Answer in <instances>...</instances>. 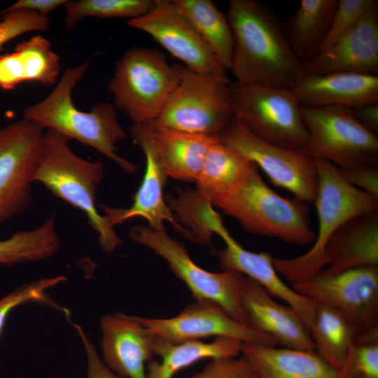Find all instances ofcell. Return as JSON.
Wrapping results in <instances>:
<instances>
[{
	"label": "cell",
	"mask_w": 378,
	"mask_h": 378,
	"mask_svg": "<svg viewBox=\"0 0 378 378\" xmlns=\"http://www.w3.org/2000/svg\"><path fill=\"white\" fill-rule=\"evenodd\" d=\"M233 36L230 70L236 81L291 89L303 77L274 13L255 0H230L226 13Z\"/></svg>",
	"instance_id": "6da1fadb"
},
{
	"label": "cell",
	"mask_w": 378,
	"mask_h": 378,
	"mask_svg": "<svg viewBox=\"0 0 378 378\" xmlns=\"http://www.w3.org/2000/svg\"><path fill=\"white\" fill-rule=\"evenodd\" d=\"M90 61L67 68L46 98L23 109L22 119L43 130H54L76 139L111 160L125 172L134 173L137 166L118 153L116 145L127 139V133L119 122L116 107L102 102L85 112L73 102V89L84 76Z\"/></svg>",
	"instance_id": "7a4b0ae2"
},
{
	"label": "cell",
	"mask_w": 378,
	"mask_h": 378,
	"mask_svg": "<svg viewBox=\"0 0 378 378\" xmlns=\"http://www.w3.org/2000/svg\"><path fill=\"white\" fill-rule=\"evenodd\" d=\"M65 135L44 131L42 150L31 182L43 184L52 195L82 211L89 225L98 233V242L106 253L123 241L96 204V191L104 177L101 161H89L76 155Z\"/></svg>",
	"instance_id": "3957f363"
},
{
	"label": "cell",
	"mask_w": 378,
	"mask_h": 378,
	"mask_svg": "<svg viewBox=\"0 0 378 378\" xmlns=\"http://www.w3.org/2000/svg\"><path fill=\"white\" fill-rule=\"evenodd\" d=\"M318 189L314 203L318 232L312 248L293 258L272 257L278 273L292 284L306 280L327 267L326 246L335 231L350 218L378 210V197L345 181L331 162L317 159Z\"/></svg>",
	"instance_id": "277c9868"
},
{
	"label": "cell",
	"mask_w": 378,
	"mask_h": 378,
	"mask_svg": "<svg viewBox=\"0 0 378 378\" xmlns=\"http://www.w3.org/2000/svg\"><path fill=\"white\" fill-rule=\"evenodd\" d=\"M210 202L249 233L302 246L313 243L316 238L307 203L279 195L262 180L257 166L237 188Z\"/></svg>",
	"instance_id": "5b68a950"
},
{
	"label": "cell",
	"mask_w": 378,
	"mask_h": 378,
	"mask_svg": "<svg viewBox=\"0 0 378 378\" xmlns=\"http://www.w3.org/2000/svg\"><path fill=\"white\" fill-rule=\"evenodd\" d=\"M182 66L170 64L158 50L128 49L117 61L108 90L113 105L133 122L156 119L178 83Z\"/></svg>",
	"instance_id": "8992f818"
},
{
	"label": "cell",
	"mask_w": 378,
	"mask_h": 378,
	"mask_svg": "<svg viewBox=\"0 0 378 378\" xmlns=\"http://www.w3.org/2000/svg\"><path fill=\"white\" fill-rule=\"evenodd\" d=\"M234 115L259 139L279 146L303 150L308 134L301 106L290 89L236 80L229 85Z\"/></svg>",
	"instance_id": "52a82bcc"
},
{
	"label": "cell",
	"mask_w": 378,
	"mask_h": 378,
	"mask_svg": "<svg viewBox=\"0 0 378 378\" xmlns=\"http://www.w3.org/2000/svg\"><path fill=\"white\" fill-rule=\"evenodd\" d=\"M227 75L206 74L182 66L178 83L158 123L180 131L218 135L234 117Z\"/></svg>",
	"instance_id": "ba28073f"
},
{
	"label": "cell",
	"mask_w": 378,
	"mask_h": 378,
	"mask_svg": "<svg viewBox=\"0 0 378 378\" xmlns=\"http://www.w3.org/2000/svg\"><path fill=\"white\" fill-rule=\"evenodd\" d=\"M308 134L304 150L339 168L378 164V137L360 123L349 108L301 106Z\"/></svg>",
	"instance_id": "9c48e42d"
},
{
	"label": "cell",
	"mask_w": 378,
	"mask_h": 378,
	"mask_svg": "<svg viewBox=\"0 0 378 378\" xmlns=\"http://www.w3.org/2000/svg\"><path fill=\"white\" fill-rule=\"evenodd\" d=\"M130 237L163 258L172 272L188 288L196 301L214 303L234 319L248 326L239 295L243 274L232 270L212 272L202 269L192 260L184 245L171 237L166 231H157L149 226L138 225L131 227Z\"/></svg>",
	"instance_id": "30bf717a"
},
{
	"label": "cell",
	"mask_w": 378,
	"mask_h": 378,
	"mask_svg": "<svg viewBox=\"0 0 378 378\" xmlns=\"http://www.w3.org/2000/svg\"><path fill=\"white\" fill-rule=\"evenodd\" d=\"M221 143L253 162L272 183L305 203H314L318 189L316 160L300 149L266 142L250 132L235 116L218 134Z\"/></svg>",
	"instance_id": "8fae6325"
},
{
	"label": "cell",
	"mask_w": 378,
	"mask_h": 378,
	"mask_svg": "<svg viewBox=\"0 0 378 378\" xmlns=\"http://www.w3.org/2000/svg\"><path fill=\"white\" fill-rule=\"evenodd\" d=\"M44 130L23 119L0 128V226L32 202Z\"/></svg>",
	"instance_id": "7c38bea8"
},
{
	"label": "cell",
	"mask_w": 378,
	"mask_h": 378,
	"mask_svg": "<svg viewBox=\"0 0 378 378\" xmlns=\"http://www.w3.org/2000/svg\"><path fill=\"white\" fill-rule=\"evenodd\" d=\"M300 295L330 306L356 328L357 335L378 327V267H363L334 274L318 272L292 284Z\"/></svg>",
	"instance_id": "4fadbf2b"
},
{
	"label": "cell",
	"mask_w": 378,
	"mask_h": 378,
	"mask_svg": "<svg viewBox=\"0 0 378 378\" xmlns=\"http://www.w3.org/2000/svg\"><path fill=\"white\" fill-rule=\"evenodd\" d=\"M127 24L149 34L185 67L200 74L226 75V69L172 1L155 0L146 13Z\"/></svg>",
	"instance_id": "5bb4252c"
},
{
	"label": "cell",
	"mask_w": 378,
	"mask_h": 378,
	"mask_svg": "<svg viewBox=\"0 0 378 378\" xmlns=\"http://www.w3.org/2000/svg\"><path fill=\"white\" fill-rule=\"evenodd\" d=\"M129 134L146 156V172L141 183L127 209L100 204L104 216L112 227L127 220L140 217L157 231H166L164 222L168 221L183 237L188 239V232L175 219L163 195L168 176L158 155L146 122H133Z\"/></svg>",
	"instance_id": "9a60e30c"
},
{
	"label": "cell",
	"mask_w": 378,
	"mask_h": 378,
	"mask_svg": "<svg viewBox=\"0 0 378 378\" xmlns=\"http://www.w3.org/2000/svg\"><path fill=\"white\" fill-rule=\"evenodd\" d=\"M138 318L152 334L171 342L225 337L243 343L278 346L271 337L240 323L220 307L209 302L195 300L170 318Z\"/></svg>",
	"instance_id": "2e32d148"
},
{
	"label": "cell",
	"mask_w": 378,
	"mask_h": 378,
	"mask_svg": "<svg viewBox=\"0 0 378 378\" xmlns=\"http://www.w3.org/2000/svg\"><path fill=\"white\" fill-rule=\"evenodd\" d=\"M334 72L378 73V3L374 1L347 34L311 60L302 63L303 76Z\"/></svg>",
	"instance_id": "e0dca14e"
},
{
	"label": "cell",
	"mask_w": 378,
	"mask_h": 378,
	"mask_svg": "<svg viewBox=\"0 0 378 378\" xmlns=\"http://www.w3.org/2000/svg\"><path fill=\"white\" fill-rule=\"evenodd\" d=\"M101 358L121 378H147L146 363L154 356L155 336L137 316L108 314L100 319Z\"/></svg>",
	"instance_id": "ac0fdd59"
},
{
	"label": "cell",
	"mask_w": 378,
	"mask_h": 378,
	"mask_svg": "<svg viewBox=\"0 0 378 378\" xmlns=\"http://www.w3.org/2000/svg\"><path fill=\"white\" fill-rule=\"evenodd\" d=\"M239 295L248 326L271 337L283 347L316 350L299 314L288 305L275 301L262 286L244 274Z\"/></svg>",
	"instance_id": "d6986e66"
},
{
	"label": "cell",
	"mask_w": 378,
	"mask_h": 378,
	"mask_svg": "<svg viewBox=\"0 0 378 378\" xmlns=\"http://www.w3.org/2000/svg\"><path fill=\"white\" fill-rule=\"evenodd\" d=\"M220 237L226 247L218 251L216 255L223 270L240 272L253 279L273 298H277L293 308L309 328L316 302L300 295L288 286L280 278L268 251L259 253L244 249L227 230Z\"/></svg>",
	"instance_id": "ffe728a7"
},
{
	"label": "cell",
	"mask_w": 378,
	"mask_h": 378,
	"mask_svg": "<svg viewBox=\"0 0 378 378\" xmlns=\"http://www.w3.org/2000/svg\"><path fill=\"white\" fill-rule=\"evenodd\" d=\"M291 91L301 106L353 108L378 103V76L334 72L304 76Z\"/></svg>",
	"instance_id": "44dd1931"
},
{
	"label": "cell",
	"mask_w": 378,
	"mask_h": 378,
	"mask_svg": "<svg viewBox=\"0 0 378 378\" xmlns=\"http://www.w3.org/2000/svg\"><path fill=\"white\" fill-rule=\"evenodd\" d=\"M325 251L328 264L320 271L325 274L378 267V211L358 214L345 222L330 237Z\"/></svg>",
	"instance_id": "7402d4cb"
},
{
	"label": "cell",
	"mask_w": 378,
	"mask_h": 378,
	"mask_svg": "<svg viewBox=\"0 0 378 378\" xmlns=\"http://www.w3.org/2000/svg\"><path fill=\"white\" fill-rule=\"evenodd\" d=\"M158 155L169 176L185 181L198 178L208 150L218 135L192 134L146 122Z\"/></svg>",
	"instance_id": "603a6c76"
},
{
	"label": "cell",
	"mask_w": 378,
	"mask_h": 378,
	"mask_svg": "<svg viewBox=\"0 0 378 378\" xmlns=\"http://www.w3.org/2000/svg\"><path fill=\"white\" fill-rule=\"evenodd\" d=\"M254 378H342L315 351L243 343Z\"/></svg>",
	"instance_id": "cb8c5ba5"
},
{
	"label": "cell",
	"mask_w": 378,
	"mask_h": 378,
	"mask_svg": "<svg viewBox=\"0 0 378 378\" xmlns=\"http://www.w3.org/2000/svg\"><path fill=\"white\" fill-rule=\"evenodd\" d=\"M60 70V57L50 41L34 36L18 44L12 52L0 55V91L15 90L27 82L52 86L58 82Z\"/></svg>",
	"instance_id": "d4e9b609"
},
{
	"label": "cell",
	"mask_w": 378,
	"mask_h": 378,
	"mask_svg": "<svg viewBox=\"0 0 378 378\" xmlns=\"http://www.w3.org/2000/svg\"><path fill=\"white\" fill-rule=\"evenodd\" d=\"M243 342L230 337H216L211 342L187 340L171 342L155 336L154 355L146 366L147 378H173L179 370L205 358L223 359L241 355Z\"/></svg>",
	"instance_id": "484cf974"
},
{
	"label": "cell",
	"mask_w": 378,
	"mask_h": 378,
	"mask_svg": "<svg viewBox=\"0 0 378 378\" xmlns=\"http://www.w3.org/2000/svg\"><path fill=\"white\" fill-rule=\"evenodd\" d=\"M337 4L338 0H301L298 10L283 25L290 47L302 63L320 52Z\"/></svg>",
	"instance_id": "4316f807"
},
{
	"label": "cell",
	"mask_w": 378,
	"mask_h": 378,
	"mask_svg": "<svg viewBox=\"0 0 378 378\" xmlns=\"http://www.w3.org/2000/svg\"><path fill=\"white\" fill-rule=\"evenodd\" d=\"M255 167L246 156L219 140L207 152L196 190L210 201L237 188Z\"/></svg>",
	"instance_id": "83f0119b"
},
{
	"label": "cell",
	"mask_w": 378,
	"mask_h": 378,
	"mask_svg": "<svg viewBox=\"0 0 378 378\" xmlns=\"http://www.w3.org/2000/svg\"><path fill=\"white\" fill-rule=\"evenodd\" d=\"M309 330L315 351L340 372L357 335L354 326L335 309L316 303Z\"/></svg>",
	"instance_id": "f1b7e54d"
},
{
	"label": "cell",
	"mask_w": 378,
	"mask_h": 378,
	"mask_svg": "<svg viewBox=\"0 0 378 378\" xmlns=\"http://www.w3.org/2000/svg\"><path fill=\"white\" fill-rule=\"evenodd\" d=\"M174 6L190 22L213 54L230 69L233 36L226 14L211 0H174Z\"/></svg>",
	"instance_id": "f546056e"
},
{
	"label": "cell",
	"mask_w": 378,
	"mask_h": 378,
	"mask_svg": "<svg viewBox=\"0 0 378 378\" xmlns=\"http://www.w3.org/2000/svg\"><path fill=\"white\" fill-rule=\"evenodd\" d=\"M60 245L55 216L52 214L38 227L15 232L9 238L0 240V265L45 260L57 253Z\"/></svg>",
	"instance_id": "4dcf8cb0"
},
{
	"label": "cell",
	"mask_w": 378,
	"mask_h": 378,
	"mask_svg": "<svg viewBox=\"0 0 378 378\" xmlns=\"http://www.w3.org/2000/svg\"><path fill=\"white\" fill-rule=\"evenodd\" d=\"M177 194L176 197L168 195L165 200L175 219L183 224L189 240L208 244L215 228L222 222L219 214L214 211L209 200L197 190L178 189Z\"/></svg>",
	"instance_id": "1f68e13d"
},
{
	"label": "cell",
	"mask_w": 378,
	"mask_h": 378,
	"mask_svg": "<svg viewBox=\"0 0 378 378\" xmlns=\"http://www.w3.org/2000/svg\"><path fill=\"white\" fill-rule=\"evenodd\" d=\"M155 0H66L65 28L71 31L87 17L99 18H138L146 13Z\"/></svg>",
	"instance_id": "d6a6232c"
},
{
	"label": "cell",
	"mask_w": 378,
	"mask_h": 378,
	"mask_svg": "<svg viewBox=\"0 0 378 378\" xmlns=\"http://www.w3.org/2000/svg\"><path fill=\"white\" fill-rule=\"evenodd\" d=\"M340 374L342 378H378V328L356 335Z\"/></svg>",
	"instance_id": "836d02e7"
},
{
	"label": "cell",
	"mask_w": 378,
	"mask_h": 378,
	"mask_svg": "<svg viewBox=\"0 0 378 378\" xmlns=\"http://www.w3.org/2000/svg\"><path fill=\"white\" fill-rule=\"evenodd\" d=\"M66 280V277L63 275L38 279L22 285L2 298L0 300V335L8 315L19 306L40 302L59 309L48 298L46 291Z\"/></svg>",
	"instance_id": "e575fe53"
},
{
	"label": "cell",
	"mask_w": 378,
	"mask_h": 378,
	"mask_svg": "<svg viewBox=\"0 0 378 378\" xmlns=\"http://www.w3.org/2000/svg\"><path fill=\"white\" fill-rule=\"evenodd\" d=\"M0 22V51L10 41L31 31H46L50 25L49 16L29 10L1 12Z\"/></svg>",
	"instance_id": "d590c367"
},
{
	"label": "cell",
	"mask_w": 378,
	"mask_h": 378,
	"mask_svg": "<svg viewBox=\"0 0 378 378\" xmlns=\"http://www.w3.org/2000/svg\"><path fill=\"white\" fill-rule=\"evenodd\" d=\"M374 0H340L321 50L331 46L362 19ZM320 50V51H321Z\"/></svg>",
	"instance_id": "8d00e7d4"
},
{
	"label": "cell",
	"mask_w": 378,
	"mask_h": 378,
	"mask_svg": "<svg viewBox=\"0 0 378 378\" xmlns=\"http://www.w3.org/2000/svg\"><path fill=\"white\" fill-rule=\"evenodd\" d=\"M190 378H254L246 359L237 357L211 360L202 371Z\"/></svg>",
	"instance_id": "74e56055"
},
{
	"label": "cell",
	"mask_w": 378,
	"mask_h": 378,
	"mask_svg": "<svg viewBox=\"0 0 378 378\" xmlns=\"http://www.w3.org/2000/svg\"><path fill=\"white\" fill-rule=\"evenodd\" d=\"M337 168L348 183L378 197V164Z\"/></svg>",
	"instance_id": "f35d334b"
},
{
	"label": "cell",
	"mask_w": 378,
	"mask_h": 378,
	"mask_svg": "<svg viewBox=\"0 0 378 378\" xmlns=\"http://www.w3.org/2000/svg\"><path fill=\"white\" fill-rule=\"evenodd\" d=\"M83 344L86 358V378H121L111 371L104 363L94 344L91 342L83 328L74 323Z\"/></svg>",
	"instance_id": "ab89813d"
},
{
	"label": "cell",
	"mask_w": 378,
	"mask_h": 378,
	"mask_svg": "<svg viewBox=\"0 0 378 378\" xmlns=\"http://www.w3.org/2000/svg\"><path fill=\"white\" fill-rule=\"evenodd\" d=\"M66 0H18L10 5L1 12L15 10H29L35 11L43 16H48L49 13L59 6H63Z\"/></svg>",
	"instance_id": "60d3db41"
},
{
	"label": "cell",
	"mask_w": 378,
	"mask_h": 378,
	"mask_svg": "<svg viewBox=\"0 0 378 378\" xmlns=\"http://www.w3.org/2000/svg\"><path fill=\"white\" fill-rule=\"evenodd\" d=\"M352 115L374 133L378 131V103L349 108Z\"/></svg>",
	"instance_id": "b9f144b4"
},
{
	"label": "cell",
	"mask_w": 378,
	"mask_h": 378,
	"mask_svg": "<svg viewBox=\"0 0 378 378\" xmlns=\"http://www.w3.org/2000/svg\"><path fill=\"white\" fill-rule=\"evenodd\" d=\"M1 20H2V15H1V13L0 12V22L1 21Z\"/></svg>",
	"instance_id": "7bdbcfd3"
}]
</instances>
